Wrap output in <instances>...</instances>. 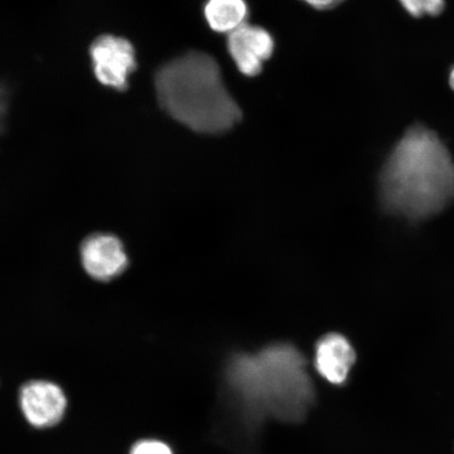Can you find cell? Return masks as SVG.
<instances>
[{
	"mask_svg": "<svg viewBox=\"0 0 454 454\" xmlns=\"http://www.w3.org/2000/svg\"><path fill=\"white\" fill-rule=\"evenodd\" d=\"M20 403L27 421L36 428L59 424L67 410V397L59 385L49 381H31L22 386Z\"/></svg>",
	"mask_w": 454,
	"mask_h": 454,
	"instance_id": "6",
	"label": "cell"
},
{
	"mask_svg": "<svg viewBox=\"0 0 454 454\" xmlns=\"http://www.w3.org/2000/svg\"><path fill=\"white\" fill-rule=\"evenodd\" d=\"M301 2L309 4V7L319 11H326L337 8L343 4L345 0H301Z\"/></svg>",
	"mask_w": 454,
	"mask_h": 454,
	"instance_id": "12",
	"label": "cell"
},
{
	"mask_svg": "<svg viewBox=\"0 0 454 454\" xmlns=\"http://www.w3.org/2000/svg\"><path fill=\"white\" fill-rule=\"evenodd\" d=\"M94 74L99 82L117 90H126L129 78L137 67L135 49L127 39L100 36L90 50Z\"/></svg>",
	"mask_w": 454,
	"mask_h": 454,
	"instance_id": "4",
	"label": "cell"
},
{
	"mask_svg": "<svg viewBox=\"0 0 454 454\" xmlns=\"http://www.w3.org/2000/svg\"><path fill=\"white\" fill-rule=\"evenodd\" d=\"M83 268L99 281H110L127 270L129 258L117 237L96 234L84 240L81 249Z\"/></svg>",
	"mask_w": 454,
	"mask_h": 454,
	"instance_id": "7",
	"label": "cell"
},
{
	"mask_svg": "<svg viewBox=\"0 0 454 454\" xmlns=\"http://www.w3.org/2000/svg\"><path fill=\"white\" fill-rule=\"evenodd\" d=\"M226 379L251 410L284 421L302 419L314 399L304 356L289 344L236 355L227 365Z\"/></svg>",
	"mask_w": 454,
	"mask_h": 454,
	"instance_id": "3",
	"label": "cell"
},
{
	"mask_svg": "<svg viewBox=\"0 0 454 454\" xmlns=\"http://www.w3.org/2000/svg\"><path fill=\"white\" fill-rule=\"evenodd\" d=\"M226 48L242 75L253 78L274 55L276 42L265 27L246 24L227 35Z\"/></svg>",
	"mask_w": 454,
	"mask_h": 454,
	"instance_id": "5",
	"label": "cell"
},
{
	"mask_svg": "<svg viewBox=\"0 0 454 454\" xmlns=\"http://www.w3.org/2000/svg\"><path fill=\"white\" fill-rule=\"evenodd\" d=\"M384 207L408 219L442 211L454 198V163L438 135L413 126L396 145L380 178Z\"/></svg>",
	"mask_w": 454,
	"mask_h": 454,
	"instance_id": "1",
	"label": "cell"
},
{
	"mask_svg": "<svg viewBox=\"0 0 454 454\" xmlns=\"http://www.w3.org/2000/svg\"><path fill=\"white\" fill-rule=\"evenodd\" d=\"M129 454H173V452L162 442L145 440L135 444Z\"/></svg>",
	"mask_w": 454,
	"mask_h": 454,
	"instance_id": "11",
	"label": "cell"
},
{
	"mask_svg": "<svg viewBox=\"0 0 454 454\" xmlns=\"http://www.w3.org/2000/svg\"><path fill=\"white\" fill-rule=\"evenodd\" d=\"M203 15L211 30L230 35L247 24L249 5L247 0H206Z\"/></svg>",
	"mask_w": 454,
	"mask_h": 454,
	"instance_id": "9",
	"label": "cell"
},
{
	"mask_svg": "<svg viewBox=\"0 0 454 454\" xmlns=\"http://www.w3.org/2000/svg\"><path fill=\"white\" fill-rule=\"evenodd\" d=\"M8 93L2 85H0V129L3 127V121L8 109Z\"/></svg>",
	"mask_w": 454,
	"mask_h": 454,
	"instance_id": "13",
	"label": "cell"
},
{
	"mask_svg": "<svg viewBox=\"0 0 454 454\" xmlns=\"http://www.w3.org/2000/svg\"><path fill=\"white\" fill-rule=\"evenodd\" d=\"M450 85H451V88L454 90V69L450 74Z\"/></svg>",
	"mask_w": 454,
	"mask_h": 454,
	"instance_id": "14",
	"label": "cell"
},
{
	"mask_svg": "<svg viewBox=\"0 0 454 454\" xmlns=\"http://www.w3.org/2000/svg\"><path fill=\"white\" fill-rule=\"evenodd\" d=\"M155 89L162 109L196 133L223 134L242 121L217 60L207 53L192 51L167 62L156 73Z\"/></svg>",
	"mask_w": 454,
	"mask_h": 454,
	"instance_id": "2",
	"label": "cell"
},
{
	"mask_svg": "<svg viewBox=\"0 0 454 454\" xmlns=\"http://www.w3.org/2000/svg\"><path fill=\"white\" fill-rule=\"evenodd\" d=\"M408 12L416 17L438 15L444 9V0H400Z\"/></svg>",
	"mask_w": 454,
	"mask_h": 454,
	"instance_id": "10",
	"label": "cell"
},
{
	"mask_svg": "<svg viewBox=\"0 0 454 454\" xmlns=\"http://www.w3.org/2000/svg\"><path fill=\"white\" fill-rule=\"evenodd\" d=\"M356 362L349 340L339 333H329L316 346L315 364L317 372L328 382L342 384Z\"/></svg>",
	"mask_w": 454,
	"mask_h": 454,
	"instance_id": "8",
	"label": "cell"
}]
</instances>
